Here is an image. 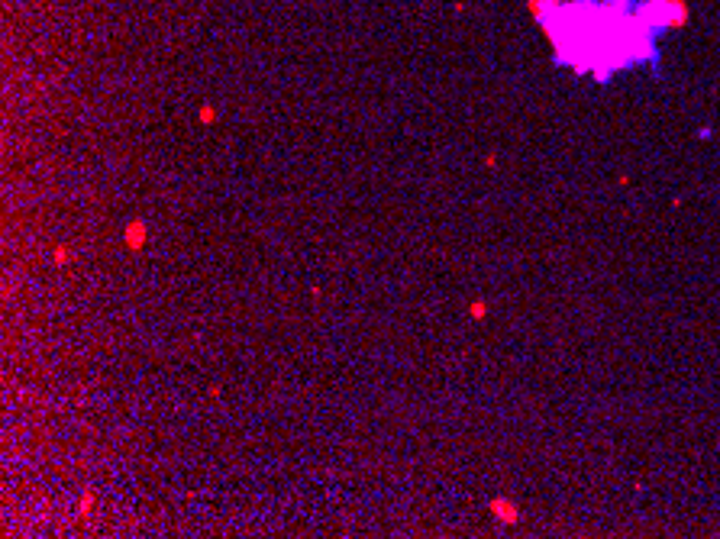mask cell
<instances>
[{"label":"cell","mask_w":720,"mask_h":539,"mask_svg":"<svg viewBox=\"0 0 720 539\" xmlns=\"http://www.w3.org/2000/svg\"><path fill=\"white\" fill-rule=\"evenodd\" d=\"M91 507H94V491H84L81 504H78V517H88V513H91Z\"/></svg>","instance_id":"4"},{"label":"cell","mask_w":720,"mask_h":539,"mask_svg":"<svg viewBox=\"0 0 720 539\" xmlns=\"http://www.w3.org/2000/svg\"><path fill=\"white\" fill-rule=\"evenodd\" d=\"M530 10L553 39L556 58L598 81L627 65L652 62L656 36L688 16L682 0H530Z\"/></svg>","instance_id":"1"},{"label":"cell","mask_w":720,"mask_h":539,"mask_svg":"<svg viewBox=\"0 0 720 539\" xmlns=\"http://www.w3.org/2000/svg\"><path fill=\"white\" fill-rule=\"evenodd\" d=\"M52 259H55V265H65V262H68V245H58Z\"/></svg>","instance_id":"6"},{"label":"cell","mask_w":720,"mask_h":539,"mask_svg":"<svg viewBox=\"0 0 720 539\" xmlns=\"http://www.w3.org/2000/svg\"><path fill=\"white\" fill-rule=\"evenodd\" d=\"M146 242H149V223L146 220H129V223L123 226V245L129 252H142Z\"/></svg>","instance_id":"2"},{"label":"cell","mask_w":720,"mask_h":539,"mask_svg":"<svg viewBox=\"0 0 720 539\" xmlns=\"http://www.w3.org/2000/svg\"><path fill=\"white\" fill-rule=\"evenodd\" d=\"M213 119H217V113H213V107H201V123H213Z\"/></svg>","instance_id":"7"},{"label":"cell","mask_w":720,"mask_h":539,"mask_svg":"<svg viewBox=\"0 0 720 539\" xmlns=\"http://www.w3.org/2000/svg\"><path fill=\"white\" fill-rule=\"evenodd\" d=\"M469 314H472V320H482V316L488 314V304H485V301H472Z\"/></svg>","instance_id":"5"},{"label":"cell","mask_w":720,"mask_h":539,"mask_svg":"<svg viewBox=\"0 0 720 539\" xmlns=\"http://www.w3.org/2000/svg\"><path fill=\"white\" fill-rule=\"evenodd\" d=\"M491 513H494L501 523H517V517H520L517 504H514V501H504V497H494V501H491Z\"/></svg>","instance_id":"3"}]
</instances>
